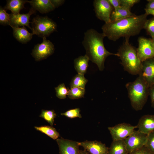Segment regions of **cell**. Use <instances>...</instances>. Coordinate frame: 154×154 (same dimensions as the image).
<instances>
[{"instance_id": "obj_13", "label": "cell", "mask_w": 154, "mask_h": 154, "mask_svg": "<svg viewBox=\"0 0 154 154\" xmlns=\"http://www.w3.org/2000/svg\"><path fill=\"white\" fill-rule=\"evenodd\" d=\"M139 75L142 77L149 87L154 84V57L142 62V70Z\"/></svg>"}, {"instance_id": "obj_28", "label": "cell", "mask_w": 154, "mask_h": 154, "mask_svg": "<svg viewBox=\"0 0 154 154\" xmlns=\"http://www.w3.org/2000/svg\"><path fill=\"white\" fill-rule=\"evenodd\" d=\"M80 112V108H76L68 110L64 113H61L60 114L70 118L76 117L81 118L82 117Z\"/></svg>"}, {"instance_id": "obj_20", "label": "cell", "mask_w": 154, "mask_h": 154, "mask_svg": "<svg viewBox=\"0 0 154 154\" xmlns=\"http://www.w3.org/2000/svg\"><path fill=\"white\" fill-rule=\"evenodd\" d=\"M108 154H128L124 140L113 141L109 148Z\"/></svg>"}, {"instance_id": "obj_12", "label": "cell", "mask_w": 154, "mask_h": 154, "mask_svg": "<svg viewBox=\"0 0 154 154\" xmlns=\"http://www.w3.org/2000/svg\"><path fill=\"white\" fill-rule=\"evenodd\" d=\"M36 10L31 7L27 13L15 15L12 13L9 14L10 19V25L11 27H19L26 26L32 30L29 25L30 16L35 13Z\"/></svg>"}, {"instance_id": "obj_24", "label": "cell", "mask_w": 154, "mask_h": 154, "mask_svg": "<svg viewBox=\"0 0 154 154\" xmlns=\"http://www.w3.org/2000/svg\"><path fill=\"white\" fill-rule=\"evenodd\" d=\"M85 93V88L74 87L69 89L68 96L70 99L74 100L83 97Z\"/></svg>"}, {"instance_id": "obj_36", "label": "cell", "mask_w": 154, "mask_h": 154, "mask_svg": "<svg viewBox=\"0 0 154 154\" xmlns=\"http://www.w3.org/2000/svg\"><path fill=\"white\" fill-rule=\"evenodd\" d=\"M148 3L146 6L145 9H154V0H147Z\"/></svg>"}, {"instance_id": "obj_8", "label": "cell", "mask_w": 154, "mask_h": 154, "mask_svg": "<svg viewBox=\"0 0 154 154\" xmlns=\"http://www.w3.org/2000/svg\"><path fill=\"white\" fill-rule=\"evenodd\" d=\"M138 42L137 53L142 62L154 57V46L152 39L140 37L138 38Z\"/></svg>"}, {"instance_id": "obj_10", "label": "cell", "mask_w": 154, "mask_h": 154, "mask_svg": "<svg viewBox=\"0 0 154 154\" xmlns=\"http://www.w3.org/2000/svg\"><path fill=\"white\" fill-rule=\"evenodd\" d=\"M136 128V126L123 123L108 127V129L113 141H115L124 139L132 134Z\"/></svg>"}, {"instance_id": "obj_34", "label": "cell", "mask_w": 154, "mask_h": 154, "mask_svg": "<svg viewBox=\"0 0 154 154\" xmlns=\"http://www.w3.org/2000/svg\"><path fill=\"white\" fill-rule=\"evenodd\" d=\"M50 1L55 8L62 5L65 2L64 0H50Z\"/></svg>"}, {"instance_id": "obj_5", "label": "cell", "mask_w": 154, "mask_h": 154, "mask_svg": "<svg viewBox=\"0 0 154 154\" xmlns=\"http://www.w3.org/2000/svg\"><path fill=\"white\" fill-rule=\"evenodd\" d=\"M31 23L32 33L39 37H46L56 31V23L46 16L36 17L33 19Z\"/></svg>"}, {"instance_id": "obj_30", "label": "cell", "mask_w": 154, "mask_h": 154, "mask_svg": "<svg viewBox=\"0 0 154 154\" xmlns=\"http://www.w3.org/2000/svg\"><path fill=\"white\" fill-rule=\"evenodd\" d=\"M145 146L154 154V131L147 135V139Z\"/></svg>"}, {"instance_id": "obj_27", "label": "cell", "mask_w": 154, "mask_h": 154, "mask_svg": "<svg viewBox=\"0 0 154 154\" xmlns=\"http://www.w3.org/2000/svg\"><path fill=\"white\" fill-rule=\"evenodd\" d=\"M0 23L1 25H10V19L9 14L6 12V11L0 6Z\"/></svg>"}, {"instance_id": "obj_39", "label": "cell", "mask_w": 154, "mask_h": 154, "mask_svg": "<svg viewBox=\"0 0 154 154\" xmlns=\"http://www.w3.org/2000/svg\"><path fill=\"white\" fill-rule=\"evenodd\" d=\"M152 40L153 45L154 46V37L152 38Z\"/></svg>"}, {"instance_id": "obj_3", "label": "cell", "mask_w": 154, "mask_h": 154, "mask_svg": "<svg viewBox=\"0 0 154 154\" xmlns=\"http://www.w3.org/2000/svg\"><path fill=\"white\" fill-rule=\"evenodd\" d=\"M129 39L125 38L117 53L125 70L132 75H139L142 70V62L138 56L137 49L129 43Z\"/></svg>"}, {"instance_id": "obj_15", "label": "cell", "mask_w": 154, "mask_h": 154, "mask_svg": "<svg viewBox=\"0 0 154 154\" xmlns=\"http://www.w3.org/2000/svg\"><path fill=\"white\" fill-rule=\"evenodd\" d=\"M136 126L138 131L147 135L154 131V115L142 116Z\"/></svg>"}, {"instance_id": "obj_23", "label": "cell", "mask_w": 154, "mask_h": 154, "mask_svg": "<svg viewBox=\"0 0 154 154\" xmlns=\"http://www.w3.org/2000/svg\"><path fill=\"white\" fill-rule=\"evenodd\" d=\"M88 82V80L85 78L84 74L78 73L73 78L70 82V88L78 87L85 88Z\"/></svg>"}, {"instance_id": "obj_21", "label": "cell", "mask_w": 154, "mask_h": 154, "mask_svg": "<svg viewBox=\"0 0 154 154\" xmlns=\"http://www.w3.org/2000/svg\"><path fill=\"white\" fill-rule=\"evenodd\" d=\"M90 59L85 54L76 58L74 60V67L78 74H84L86 72L88 66Z\"/></svg>"}, {"instance_id": "obj_7", "label": "cell", "mask_w": 154, "mask_h": 154, "mask_svg": "<svg viewBox=\"0 0 154 154\" xmlns=\"http://www.w3.org/2000/svg\"><path fill=\"white\" fill-rule=\"evenodd\" d=\"M54 50V45L46 37L43 38V41L40 44L35 45L31 54L36 61H38L45 59L52 54Z\"/></svg>"}, {"instance_id": "obj_37", "label": "cell", "mask_w": 154, "mask_h": 154, "mask_svg": "<svg viewBox=\"0 0 154 154\" xmlns=\"http://www.w3.org/2000/svg\"><path fill=\"white\" fill-rule=\"evenodd\" d=\"M145 13L147 15H152L154 16V9H145Z\"/></svg>"}, {"instance_id": "obj_16", "label": "cell", "mask_w": 154, "mask_h": 154, "mask_svg": "<svg viewBox=\"0 0 154 154\" xmlns=\"http://www.w3.org/2000/svg\"><path fill=\"white\" fill-rule=\"evenodd\" d=\"M29 3L32 8L42 13H48L55 9L50 0H33Z\"/></svg>"}, {"instance_id": "obj_1", "label": "cell", "mask_w": 154, "mask_h": 154, "mask_svg": "<svg viewBox=\"0 0 154 154\" xmlns=\"http://www.w3.org/2000/svg\"><path fill=\"white\" fill-rule=\"evenodd\" d=\"M145 13L135 15L115 21L105 23L102 33L110 40L115 41L121 37L129 38L138 35L143 29L147 20Z\"/></svg>"}, {"instance_id": "obj_17", "label": "cell", "mask_w": 154, "mask_h": 154, "mask_svg": "<svg viewBox=\"0 0 154 154\" xmlns=\"http://www.w3.org/2000/svg\"><path fill=\"white\" fill-rule=\"evenodd\" d=\"M12 27L14 37L17 40L22 43H26L29 41L34 35L32 33L29 32L25 27Z\"/></svg>"}, {"instance_id": "obj_33", "label": "cell", "mask_w": 154, "mask_h": 154, "mask_svg": "<svg viewBox=\"0 0 154 154\" xmlns=\"http://www.w3.org/2000/svg\"><path fill=\"white\" fill-rule=\"evenodd\" d=\"M149 95L151 100V106L154 108V84L149 87Z\"/></svg>"}, {"instance_id": "obj_6", "label": "cell", "mask_w": 154, "mask_h": 154, "mask_svg": "<svg viewBox=\"0 0 154 154\" xmlns=\"http://www.w3.org/2000/svg\"><path fill=\"white\" fill-rule=\"evenodd\" d=\"M96 15L105 23L111 22L110 17L113 7L108 0H94L93 1Z\"/></svg>"}, {"instance_id": "obj_2", "label": "cell", "mask_w": 154, "mask_h": 154, "mask_svg": "<svg viewBox=\"0 0 154 154\" xmlns=\"http://www.w3.org/2000/svg\"><path fill=\"white\" fill-rule=\"evenodd\" d=\"M106 37L102 33H99L93 29H90L84 33L82 44L86 50V54L90 60L96 64L100 71L104 68V63L109 56L114 55L118 56V54L113 53L105 48L104 39Z\"/></svg>"}, {"instance_id": "obj_9", "label": "cell", "mask_w": 154, "mask_h": 154, "mask_svg": "<svg viewBox=\"0 0 154 154\" xmlns=\"http://www.w3.org/2000/svg\"><path fill=\"white\" fill-rule=\"evenodd\" d=\"M147 139V135L135 130L132 134L124 139L128 154L145 146Z\"/></svg>"}, {"instance_id": "obj_38", "label": "cell", "mask_w": 154, "mask_h": 154, "mask_svg": "<svg viewBox=\"0 0 154 154\" xmlns=\"http://www.w3.org/2000/svg\"><path fill=\"white\" fill-rule=\"evenodd\" d=\"M79 154H90L87 151L84 150H80Z\"/></svg>"}, {"instance_id": "obj_14", "label": "cell", "mask_w": 154, "mask_h": 154, "mask_svg": "<svg viewBox=\"0 0 154 154\" xmlns=\"http://www.w3.org/2000/svg\"><path fill=\"white\" fill-rule=\"evenodd\" d=\"M60 154H79L80 150L77 141L63 138L56 139Z\"/></svg>"}, {"instance_id": "obj_29", "label": "cell", "mask_w": 154, "mask_h": 154, "mask_svg": "<svg viewBox=\"0 0 154 154\" xmlns=\"http://www.w3.org/2000/svg\"><path fill=\"white\" fill-rule=\"evenodd\" d=\"M143 29L146 30L152 38L154 37V17L147 20Z\"/></svg>"}, {"instance_id": "obj_31", "label": "cell", "mask_w": 154, "mask_h": 154, "mask_svg": "<svg viewBox=\"0 0 154 154\" xmlns=\"http://www.w3.org/2000/svg\"><path fill=\"white\" fill-rule=\"evenodd\" d=\"M121 6L130 10L131 8L135 4L140 1L139 0H120Z\"/></svg>"}, {"instance_id": "obj_4", "label": "cell", "mask_w": 154, "mask_h": 154, "mask_svg": "<svg viewBox=\"0 0 154 154\" xmlns=\"http://www.w3.org/2000/svg\"><path fill=\"white\" fill-rule=\"evenodd\" d=\"M125 87L132 107L136 111L141 110L149 95V87L140 75L133 82L127 83Z\"/></svg>"}, {"instance_id": "obj_25", "label": "cell", "mask_w": 154, "mask_h": 154, "mask_svg": "<svg viewBox=\"0 0 154 154\" xmlns=\"http://www.w3.org/2000/svg\"><path fill=\"white\" fill-rule=\"evenodd\" d=\"M56 116V114L54 110H42L39 117L44 119L51 126H52L53 125L54 119Z\"/></svg>"}, {"instance_id": "obj_26", "label": "cell", "mask_w": 154, "mask_h": 154, "mask_svg": "<svg viewBox=\"0 0 154 154\" xmlns=\"http://www.w3.org/2000/svg\"><path fill=\"white\" fill-rule=\"evenodd\" d=\"M56 92V96L60 99H64L68 95L69 89L67 88L64 83L59 84L55 88Z\"/></svg>"}, {"instance_id": "obj_35", "label": "cell", "mask_w": 154, "mask_h": 154, "mask_svg": "<svg viewBox=\"0 0 154 154\" xmlns=\"http://www.w3.org/2000/svg\"><path fill=\"white\" fill-rule=\"evenodd\" d=\"M114 9L121 6L120 0H108Z\"/></svg>"}, {"instance_id": "obj_22", "label": "cell", "mask_w": 154, "mask_h": 154, "mask_svg": "<svg viewBox=\"0 0 154 154\" xmlns=\"http://www.w3.org/2000/svg\"><path fill=\"white\" fill-rule=\"evenodd\" d=\"M34 127L37 130L44 133L54 140L57 139L59 136V133L52 126L44 125Z\"/></svg>"}, {"instance_id": "obj_18", "label": "cell", "mask_w": 154, "mask_h": 154, "mask_svg": "<svg viewBox=\"0 0 154 154\" xmlns=\"http://www.w3.org/2000/svg\"><path fill=\"white\" fill-rule=\"evenodd\" d=\"M136 15L130 10L122 6L114 9L110 17L111 21H115Z\"/></svg>"}, {"instance_id": "obj_19", "label": "cell", "mask_w": 154, "mask_h": 154, "mask_svg": "<svg viewBox=\"0 0 154 154\" xmlns=\"http://www.w3.org/2000/svg\"><path fill=\"white\" fill-rule=\"evenodd\" d=\"M7 4L4 9L6 11L10 10L12 13L17 15L19 13L20 11L24 8V4L29 1L25 0H7Z\"/></svg>"}, {"instance_id": "obj_11", "label": "cell", "mask_w": 154, "mask_h": 154, "mask_svg": "<svg viewBox=\"0 0 154 154\" xmlns=\"http://www.w3.org/2000/svg\"><path fill=\"white\" fill-rule=\"evenodd\" d=\"M77 143L90 154H108L109 148L100 141L86 140Z\"/></svg>"}, {"instance_id": "obj_32", "label": "cell", "mask_w": 154, "mask_h": 154, "mask_svg": "<svg viewBox=\"0 0 154 154\" xmlns=\"http://www.w3.org/2000/svg\"><path fill=\"white\" fill-rule=\"evenodd\" d=\"M128 154H153L144 146L139 149L135 150Z\"/></svg>"}]
</instances>
